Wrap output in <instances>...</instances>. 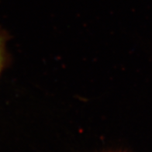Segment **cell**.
Returning a JSON list of instances; mask_svg holds the SVG:
<instances>
[{"label":"cell","mask_w":152,"mask_h":152,"mask_svg":"<svg viewBox=\"0 0 152 152\" xmlns=\"http://www.w3.org/2000/svg\"><path fill=\"white\" fill-rule=\"evenodd\" d=\"M7 41V34L0 28V73L5 67L7 61L6 44Z\"/></svg>","instance_id":"1"}]
</instances>
